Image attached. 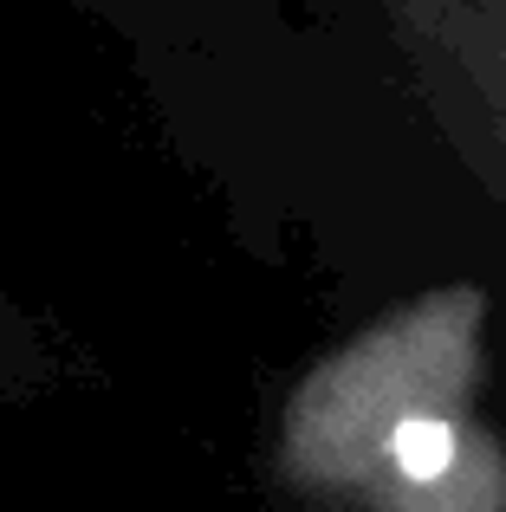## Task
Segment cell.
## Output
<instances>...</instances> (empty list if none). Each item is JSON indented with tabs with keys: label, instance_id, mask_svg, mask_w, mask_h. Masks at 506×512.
<instances>
[{
	"label": "cell",
	"instance_id": "cell-1",
	"mask_svg": "<svg viewBox=\"0 0 506 512\" xmlns=\"http://www.w3.org/2000/svg\"><path fill=\"white\" fill-rule=\"evenodd\" d=\"M390 461L403 467L409 480H442L455 467V428L442 415H403L390 428Z\"/></svg>",
	"mask_w": 506,
	"mask_h": 512
}]
</instances>
